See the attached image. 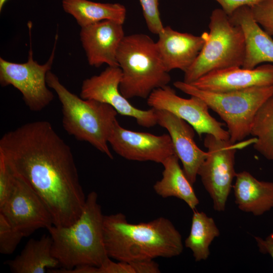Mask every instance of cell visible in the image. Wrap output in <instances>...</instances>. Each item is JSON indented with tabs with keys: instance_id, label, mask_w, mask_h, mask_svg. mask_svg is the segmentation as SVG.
Here are the masks:
<instances>
[{
	"instance_id": "9a60e30c",
	"label": "cell",
	"mask_w": 273,
	"mask_h": 273,
	"mask_svg": "<svg viewBox=\"0 0 273 273\" xmlns=\"http://www.w3.org/2000/svg\"><path fill=\"white\" fill-rule=\"evenodd\" d=\"M80 39L89 65L119 66L117 54L125 36L123 24L106 20L81 27Z\"/></svg>"
},
{
	"instance_id": "7402d4cb",
	"label": "cell",
	"mask_w": 273,
	"mask_h": 273,
	"mask_svg": "<svg viewBox=\"0 0 273 273\" xmlns=\"http://www.w3.org/2000/svg\"><path fill=\"white\" fill-rule=\"evenodd\" d=\"M62 7L81 27L110 20L123 24L126 10L118 3H101L88 0H62Z\"/></svg>"
},
{
	"instance_id": "e0dca14e",
	"label": "cell",
	"mask_w": 273,
	"mask_h": 273,
	"mask_svg": "<svg viewBox=\"0 0 273 273\" xmlns=\"http://www.w3.org/2000/svg\"><path fill=\"white\" fill-rule=\"evenodd\" d=\"M158 35L156 45L166 71L178 69L185 72L200 52L208 32L197 36L178 32L167 26Z\"/></svg>"
},
{
	"instance_id": "2e32d148",
	"label": "cell",
	"mask_w": 273,
	"mask_h": 273,
	"mask_svg": "<svg viewBox=\"0 0 273 273\" xmlns=\"http://www.w3.org/2000/svg\"><path fill=\"white\" fill-rule=\"evenodd\" d=\"M209 92H223L273 85V65L265 64L252 69L242 67L211 72L191 83Z\"/></svg>"
},
{
	"instance_id": "8992f818",
	"label": "cell",
	"mask_w": 273,
	"mask_h": 273,
	"mask_svg": "<svg viewBox=\"0 0 273 273\" xmlns=\"http://www.w3.org/2000/svg\"><path fill=\"white\" fill-rule=\"evenodd\" d=\"M209 29L202 49L184 72L186 83L191 84L211 72L243 66L246 46L241 27L221 9H216L210 15Z\"/></svg>"
},
{
	"instance_id": "52a82bcc",
	"label": "cell",
	"mask_w": 273,
	"mask_h": 273,
	"mask_svg": "<svg viewBox=\"0 0 273 273\" xmlns=\"http://www.w3.org/2000/svg\"><path fill=\"white\" fill-rule=\"evenodd\" d=\"M173 85L184 93L200 98L217 113L226 124L233 143L250 135L257 111L273 95V85L223 92L202 90L183 81H176Z\"/></svg>"
},
{
	"instance_id": "9c48e42d",
	"label": "cell",
	"mask_w": 273,
	"mask_h": 273,
	"mask_svg": "<svg viewBox=\"0 0 273 273\" xmlns=\"http://www.w3.org/2000/svg\"><path fill=\"white\" fill-rule=\"evenodd\" d=\"M56 40L51 55L43 64L33 59L31 47L26 62L17 63L0 58L1 85H12L19 90L26 105L32 111H41L54 99V94L47 87L46 77L54 60Z\"/></svg>"
},
{
	"instance_id": "5b68a950",
	"label": "cell",
	"mask_w": 273,
	"mask_h": 273,
	"mask_svg": "<svg viewBox=\"0 0 273 273\" xmlns=\"http://www.w3.org/2000/svg\"><path fill=\"white\" fill-rule=\"evenodd\" d=\"M117 61L122 71L119 89L128 100L147 99L154 90L168 85L171 80L156 42L146 34L125 35L119 47Z\"/></svg>"
},
{
	"instance_id": "ffe728a7",
	"label": "cell",
	"mask_w": 273,
	"mask_h": 273,
	"mask_svg": "<svg viewBox=\"0 0 273 273\" xmlns=\"http://www.w3.org/2000/svg\"><path fill=\"white\" fill-rule=\"evenodd\" d=\"M162 178L153 186L155 192L163 198L175 197L183 200L194 210L199 203L193 184L185 174L175 155L167 157L162 163Z\"/></svg>"
},
{
	"instance_id": "cb8c5ba5",
	"label": "cell",
	"mask_w": 273,
	"mask_h": 273,
	"mask_svg": "<svg viewBox=\"0 0 273 273\" xmlns=\"http://www.w3.org/2000/svg\"><path fill=\"white\" fill-rule=\"evenodd\" d=\"M250 134L256 139L253 144L254 149L265 159L273 161V95L257 111Z\"/></svg>"
},
{
	"instance_id": "d4e9b609",
	"label": "cell",
	"mask_w": 273,
	"mask_h": 273,
	"mask_svg": "<svg viewBox=\"0 0 273 273\" xmlns=\"http://www.w3.org/2000/svg\"><path fill=\"white\" fill-rule=\"evenodd\" d=\"M23 237L22 233L0 213V252L4 255L12 254Z\"/></svg>"
},
{
	"instance_id": "ac0fdd59",
	"label": "cell",
	"mask_w": 273,
	"mask_h": 273,
	"mask_svg": "<svg viewBox=\"0 0 273 273\" xmlns=\"http://www.w3.org/2000/svg\"><path fill=\"white\" fill-rule=\"evenodd\" d=\"M239 25L245 39V56L242 67L252 69L262 63H273V39L254 19L250 7L243 6L231 16Z\"/></svg>"
},
{
	"instance_id": "d6a6232c",
	"label": "cell",
	"mask_w": 273,
	"mask_h": 273,
	"mask_svg": "<svg viewBox=\"0 0 273 273\" xmlns=\"http://www.w3.org/2000/svg\"><path fill=\"white\" fill-rule=\"evenodd\" d=\"M8 0H0V11H2L4 4Z\"/></svg>"
},
{
	"instance_id": "30bf717a",
	"label": "cell",
	"mask_w": 273,
	"mask_h": 273,
	"mask_svg": "<svg viewBox=\"0 0 273 273\" xmlns=\"http://www.w3.org/2000/svg\"><path fill=\"white\" fill-rule=\"evenodd\" d=\"M147 104L151 108L169 111L183 119L200 137L203 134H210L222 140H230L229 133L223 128V124L210 115L208 105L198 97H180L167 85L154 90L147 98Z\"/></svg>"
},
{
	"instance_id": "484cf974",
	"label": "cell",
	"mask_w": 273,
	"mask_h": 273,
	"mask_svg": "<svg viewBox=\"0 0 273 273\" xmlns=\"http://www.w3.org/2000/svg\"><path fill=\"white\" fill-rule=\"evenodd\" d=\"M250 8L255 21L268 35H273V0H263Z\"/></svg>"
},
{
	"instance_id": "4dcf8cb0",
	"label": "cell",
	"mask_w": 273,
	"mask_h": 273,
	"mask_svg": "<svg viewBox=\"0 0 273 273\" xmlns=\"http://www.w3.org/2000/svg\"><path fill=\"white\" fill-rule=\"evenodd\" d=\"M135 273H159L158 264L153 259L137 260L129 262Z\"/></svg>"
},
{
	"instance_id": "3957f363",
	"label": "cell",
	"mask_w": 273,
	"mask_h": 273,
	"mask_svg": "<svg viewBox=\"0 0 273 273\" xmlns=\"http://www.w3.org/2000/svg\"><path fill=\"white\" fill-rule=\"evenodd\" d=\"M104 216L98 195L93 191L87 195L82 213L73 223L47 229L52 239V255L63 268L99 266L110 258L104 243Z\"/></svg>"
},
{
	"instance_id": "83f0119b",
	"label": "cell",
	"mask_w": 273,
	"mask_h": 273,
	"mask_svg": "<svg viewBox=\"0 0 273 273\" xmlns=\"http://www.w3.org/2000/svg\"><path fill=\"white\" fill-rule=\"evenodd\" d=\"M15 176L0 156V207L8 200L13 191Z\"/></svg>"
},
{
	"instance_id": "d6986e66",
	"label": "cell",
	"mask_w": 273,
	"mask_h": 273,
	"mask_svg": "<svg viewBox=\"0 0 273 273\" xmlns=\"http://www.w3.org/2000/svg\"><path fill=\"white\" fill-rule=\"evenodd\" d=\"M235 177L233 188L240 210L260 216L273 208V181L259 180L246 171Z\"/></svg>"
},
{
	"instance_id": "f546056e",
	"label": "cell",
	"mask_w": 273,
	"mask_h": 273,
	"mask_svg": "<svg viewBox=\"0 0 273 273\" xmlns=\"http://www.w3.org/2000/svg\"><path fill=\"white\" fill-rule=\"evenodd\" d=\"M221 7V9L231 16L237 9L243 7H253L263 0H215Z\"/></svg>"
},
{
	"instance_id": "4fadbf2b",
	"label": "cell",
	"mask_w": 273,
	"mask_h": 273,
	"mask_svg": "<svg viewBox=\"0 0 273 273\" xmlns=\"http://www.w3.org/2000/svg\"><path fill=\"white\" fill-rule=\"evenodd\" d=\"M108 143L122 157L129 160L153 161L162 163L175 154L170 135H156L135 131L122 127L117 121L112 130Z\"/></svg>"
},
{
	"instance_id": "7a4b0ae2",
	"label": "cell",
	"mask_w": 273,
	"mask_h": 273,
	"mask_svg": "<svg viewBox=\"0 0 273 273\" xmlns=\"http://www.w3.org/2000/svg\"><path fill=\"white\" fill-rule=\"evenodd\" d=\"M103 239L110 258L128 263L158 257L171 258L183 251L180 234L163 217L134 224L128 222L121 213L104 215Z\"/></svg>"
},
{
	"instance_id": "6da1fadb",
	"label": "cell",
	"mask_w": 273,
	"mask_h": 273,
	"mask_svg": "<svg viewBox=\"0 0 273 273\" xmlns=\"http://www.w3.org/2000/svg\"><path fill=\"white\" fill-rule=\"evenodd\" d=\"M0 156L41 198L54 225L68 226L79 217L86 197L73 155L49 122L27 123L5 133Z\"/></svg>"
},
{
	"instance_id": "7c38bea8",
	"label": "cell",
	"mask_w": 273,
	"mask_h": 273,
	"mask_svg": "<svg viewBox=\"0 0 273 273\" xmlns=\"http://www.w3.org/2000/svg\"><path fill=\"white\" fill-rule=\"evenodd\" d=\"M15 176L13 191L0 207V213L24 237L54 225L52 214L41 198L25 181Z\"/></svg>"
},
{
	"instance_id": "44dd1931",
	"label": "cell",
	"mask_w": 273,
	"mask_h": 273,
	"mask_svg": "<svg viewBox=\"0 0 273 273\" xmlns=\"http://www.w3.org/2000/svg\"><path fill=\"white\" fill-rule=\"evenodd\" d=\"M52 239L43 235L39 240L30 239L20 254L7 262L14 273H44L47 268L60 266L52 255Z\"/></svg>"
},
{
	"instance_id": "277c9868",
	"label": "cell",
	"mask_w": 273,
	"mask_h": 273,
	"mask_svg": "<svg viewBox=\"0 0 273 273\" xmlns=\"http://www.w3.org/2000/svg\"><path fill=\"white\" fill-rule=\"evenodd\" d=\"M47 84L57 94L61 103L62 124L70 135L88 142L110 159L108 139L117 121V112L110 105L94 100L83 99L70 92L58 76L49 71Z\"/></svg>"
},
{
	"instance_id": "5bb4252c",
	"label": "cell",
	"mask_w": 273,
	"mask_h": 273,
	"mask_svg": "<svg viewBox=\"0 0 273 273\" xmlns=\"http://www.w3.org/2000/svg\"><path fill=\"white\" fill-rule=\"evenodd\" d=\"M155 110L157 124L168 132L174 154L180 160L185 174L193 185L206 158L207 151L198 147L194 140L195 130L187 122L169 111Z\"/></svg>"
},
{
	"instance_id": "f1b7e54d",
	"label": "cell",
	"mask_w": 273,
	"mask_h": 273,
	"mask_svg": "<svg viewBox=\"0 0 273 273\" xmlns=\"http://www.w3.org/2000/svg\"><path fill=\"white\" fill-rule=\"evenodd\" d=\"M96 273H135L131 265L126 262H115L110 258L97 267Z\"/></svg>"
},
{
	"instance_id": "ba28073f",
	"label": "cell",
	"mask_w": 273,
	"mask_h": 273,
	"mask_svg": "<svg viewBox=\"0 0 273 273\" xmlns=\"http://www.w3.org/2000/svg\"><path fill=\"white\" fill-rule=\"evenodd\" d=\"M256 139L233 143L212 134H206L204 145L207 149V156L198 171L202 184L213 202L215 211H223L233 188L235 171L237 150L253 144Z\"/></svg>"
},
{
	"instance_id": "4316f807",
	"label": "cell",
	"mask_w": 273,
	"mask_h": 273,
	"mask_svg": "<svg viewBox=\"0 0 273 273\" xmlns=\"http://www.w3.org/2000/svg\"><path fill=\"white\" fill-rule=\"evenodd\" d=\"M159 1L139 0L149 30L157 35H158L164 27L159 11Z\"/></svg>"
},
{
	"instance_id": "1f68e13d",
	"label": "cell",
	"mask_w": 273,
	"mask_h": 273,
	"mask_svg": "<svg viewBox=\"0 0 273 273\" xmlns=\"http://www.w3.org/2000/svg\"><path fill=\"white\" fill-rule=\"evenodd\" d=\"M254 238L256 241L258 251L263 254H269L273 261V232L264 239L258 236H254Z\"/></svg>"
},
{
	"instance_id": "8fae6325",
	"label": "cell",
	"mask_w": 273,
	"mask_h": 273,
	"mask_svg": "<svg viewBox=\"0 0 273 273\" xmlns=\"http://www.w3.org/2000/svg\"><path fill=\"white\" fill-rule=\"evenodd\" d=\"M122 71L119 66H108L99 75L83 81L80 97L107 104L118 113L134 118L140 126L151 127L157 125L154 109H140L122 95L119 89Z\"/></svg>"
},
{
	"instance_id": "603a6c76",
	"label": "cell",
	"mask_w": 273,
	"mask_h": 273,
	"mask_svg": "<svg viewBox=\"0 0 273 273\" xmlns=\"http://www.w3.org/2000/svg\"><path fill=\"white\" fill-rule=\"evenodd\" d=\"M219 235V230L213 218L203 212L194 211L190 232L185 245L192 251L196 261L205 260L210 255V245Z\"/></svg>"
}]
</instances>
